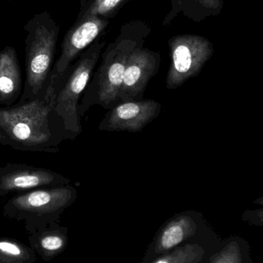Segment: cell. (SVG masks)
Here are the masks:
<instances>
[{"instance_id":"1","label":"cell","mask_w":263,"mask_h":263,"mask_svg":"<svg viewBox=\"0 0 263 263\" xmlns=\"http://www.w3.org/2000/svg\"><path fill=\"white\" fill-rule=\"evenodd\" d=\"M69 68L61 74L51 73L34 99L0 107V129L7 137L9 146L30 152H56L58 143L53 138L50 118Z\"/></svg>"},{"instance_id":"2","label":"cell","mask_w":263,"mask_h":263,"mask_svg":"<svg viewBox=\"0 0 263 263\" xmlns=\"http://www.w3.org/2000/svg\"><path fill=\"white\" fill-rule=\"evenodd\" d=\"M25 37L26 82L19 104L41 93L54 65L60 26L50 13L35 14L24 27Z\"/></svg>"},{"instance_id":"3","label":"cell","mask_w":263,"mask_h":263,"mask_svg":"<svg viewBox=\"0 0 263 263\" xmlns=\"http://www.w3.org/2000/svg\"><path fill=\"white\" fill-rule=\"evenodd\" d=\"M77 197V189L70 184L33 189L10 198L4 206V214L7 218L23 221L29 232L60 222L61 215Z\"/></svg>"},{"instance_id":"4","label":"cell","mask_w":263,"mask_h":263,"mask_svg":"<svg viewBox=\"0 0 263 263\" xmlns=\"http://www.w3.org/2000/svg\"><path fill=\"white\" fill-rule=\"evenodd\" d=\"M105 42L100 39L84 50L70 66L67 78L57 97L53 113L62 121L66 132L78 136L81 126L78 109L79 101L90 82Z\"/></svg>"},{"instance_id":"5","label":"cell","mask_w":263,"mask_h":263,"mask_svg":"<svg viewBox=\"0 0 263 263\" xmlns=\"http://www.w3.org/2000/svg\"><path fill=\"white\" fill-rule=\"evenodd\" d=\"M134 44L130 41H123L116 45H110L103 54V61L93 79L90 81L78 104V115L93 104H99L110 109L119 103V91L122 84L127 57Z\"/></svg>"},{"instance_id":"6","label":"cell","mask_w":263,"mask_h":263,"mask_svg":"<svg viewBox=\"0 0 263 263\" xmlns=\"http://www.w3.org/2000/svg\"><path fill=\"white\" fill-rule=\"evenodd\" d=\"M171 64L167 87L175 89L197 76L213 53L212 43L201 36L181 35L169 41Z\"/></svg>"},{"instance_id":"7","label":"cell","mask_w":263,"mask_h":263,"mask_svg":"<svg viewBox=\"0 0 263 263\" xmlns=\"http://www.w3.org/2000/svg\"><path fill=\"white\" fill-rule=\"evenodd\" d=\"M108 25L107 19L100 16L78 18L64 36L61 55L51 73L61 74L65 71L84 50L103 36Z\"/></svg>"},{"instance_id":"8","label":"cell","mask_w":263,"mask_h":263,"mask_svg":"<svg viewBox=\"0 0 263 263\" xmlns=\"http://www.w3.org/2000/svg\"><path fill=\"white\" fill-rule=\"evenodd\" d=\"M70 183V179L64 175L41 167L21 164H8L0 167V197Z\"/></svg>"},{"instance_id":"9","label":"cell","mask_w":263,"mask_h":263,"mask_svg":"<svg viewBox=\"0 0 263 263\" xmlns=\"http://www.w3.org/2000/svg\"><path fill=\"white\" fill-rule=\"evenodd\" d=\"M161 104L154 100L118 103L110 109L99 126L107 132H141L158 116Z\"/></svg>"},{"instance_id":"10","label":"cell","mask_w":263,"mask_h":263,"mask_svg":"<svg viewBox=\"0 0 263 263\" xmlns=\"http://www.w3.org/2000/svg\"><path fill=\"white\" fill-rule=\"evenodd\" d=\"M155 53L142 48H133L127 57L122 84L119 91V103L142 99L143 93L151 78L158 70Z\"/></svg>"},{"instance_id":"11","label":"cell","mask_w":263,"mask_h":263,"mask_svg":"<svg viewBox=\"0 0 263 263\" xmlns=\"http://www.w3.org/2000/svg\"><path fill=\"white\" fill-rule=\"evenodd\" d=\"M28 233L30 247L45 261L61 255L68 246V228L60 222L41 226Z\"/></svg>"},{"instance_id":"12","label":"cell","mask_w":263,"mask_h":263,"mask_svg":"<svg viewBox=\"0 0 263 263\" xmlns=\"http://www.w3.org/2000/svg\"><path fill=\"white\" fill-rule=\"evenodd\" d=\"M22 82L16 50L6 47L0 51V107L13 105L21 95Z\"/></svg>"},{"instance_id":"13","label":"cell","mask_w":263,"mask_h":263,"mask_svg":"<svg viewBox=\"0 0 263 263\" xmlns=\"http://www.w3.org/2000/svg\"><path fill=\"white\" fill-rule=\"evenodd\" d=\"M196 223L192 217L180 215L162 226L154 241V252L158 255L169 252L196 233Z\"/></svg>"},{"instance_id":"14","label":"cell","mask_w":263,"mask_h":263,"mask_svg":"<svg viewBox=\"0 0 263 263\" xmlns=\"http://www.w3.org/2000/svg\"><path fill=\"white\" fill-rule=\"evenodd\" d=\"M37 260L31 247L10 238H0V263H33Z\"/></svg>"},{"instance_id":"15","label":"cell","mask_w":263,"mask_h":263,"mask_svg":"<svg viewBox=\"0 0 263 263\" xmlns=\"http://www.w3.org/2000/svg\"><path fill=\"white\" fill-rule=\"evenodd\" d=\"M204 255L202 247L197 244H187L174 248L152 260L154 263H198Z\"/></svg>"},{"instance_id":"16","label":"cell","mask_w":263,"mask_h":263,"mask_svg":"<svg viewBox=\"0 0 263 263\" xmlns=\"http://www.w3.org/2000/svg\"><path fill=\"white\" fill-rule=\"evenodd\" d=\"M128 0H81V9L78 18L96 16L111 17Z\"/></svg>"},{"instance_id":"17","label":"cell","mask_w":263,"mask_h":263,"mask_svg":"<svg viewBox=\"0 0 263 263\" xmlns=\"http://www.w3.org/2000/svg\"><path fill=\"white\" fill-rule=\"evenodd\" d=\"M212 263H241L242 262L241 250L236 241H232L221 252H217L210 258Z\"/></svg>"},{"instance_id":"18","label":"cell","mask_w":263,"mask_h":263,"mask_svg":"<svg viewBox=\"0 0 263 263\" xmlns=\"http://www.w3.org/2000/svg\"><path fill=\"white\" fill-rule=\"evenodd\" d=\"M0 144L2 145L9 146L8 140L4 135V132L0 129Z\"/></svg>"},{"instance_id":"19","label":"cell","mask_w":263,"mask_h":263,"mask_svg":"<svg viewBox=\"0 0 263 263\" xmlns=\"http://www.w3.org/2000/svg\"><path fill=\"white\" fill-rule=\"evenodd\" d=\"M6 1H8V2H10V1H12V0H6Z\"/></svg>"}]
</instances>
